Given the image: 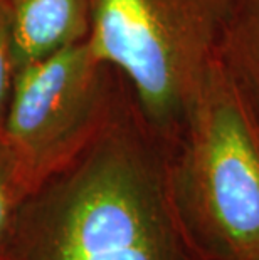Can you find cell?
Returning <instances> with one entry per match:
<instances>
[{
    "label": "cell",
    "mask_w": 259,
    "mask_h": 260,
    "mask_svg": "<svg viewBox=\"0 0 259 260\" xmlns=\"http://www.w3.org/2000/svg\"><path fill=\"white\" fill-rule=\"evenodd\" d=\"M217 59L259 124V0H238Z\"/></svg>",
    "instance_id": "6"
},
{
    "label": "cell",
    "mask_w": 259,
    "mask_h": 260,
    "mask_svg": "<svg viewBox=\"0 0 259 260\" xmlns=\"http://www.w3.org/2000/svg\"><path fill=\"white\" fill-rule=\"evenodd\" d=\"M238 0H90L88 42L170 143L219 57Z\"/></svg>",
    "instance_id": "3"
},
{
    "label": "cell",
    "mask_w": 259,
    "mask_h": 260,
    "mask_svg": "<svg viewBox=\"0 0 259 260\" xmlns=\"http://www.w3.org/2000/svg\"><path fill=\"white\" fill-rule=\"evenodd\" d=\"M27 195L19 161L0 129V258L12 234L19 207Z\"/></svg>",
    "instance_id": "7"
},
{
    "label": "cell",
    "mask_w": 259,
    "mask_h": 260,
    "mask_svg": "<svg viewBox=\"0 0 259 260\" xmlns=\"http://www.w3.org/2000/svg\"><path fill=\"white\" fill-rule=\"evenodd\" d=\"M170 146L175 205L209 260H259V124L219 59Z\"/></svg>",
    "instance_id": "2"
},
{
    "label": "cell",
    "mask_w": 259,
    "mask_h": 260,
    "mask_svg": "<svg viewBox=\"0 0 259 260\" xmlns=\"http://www.w3.org/2000/svg\"><path fill=\"white\" fill-rule=\"evenodd\" d=\"M0 260H209L170 181V146L117 92L101 128L19 207Z\"/></svg>",
    "instance_id": "1"
},
{
    "label": "cell",
    "mask_w": 259,
    "mask_h": 260,
    "mask_svg": "<svg viewBox=\"0 0 259 260\" xmlns=\"http://www.w3.org/2000/svg\"><path fill=\"white\" fill-rule=\"evenodd\" d=\"M15 77V41L7 0H0V129L7 113Z\"/></svg>",
    "instance_id": "8"
},
{
    "label": "cell",
    "mask_w": 259,
    "mask_h": 260,
    "mask_svg": "<svg viewBox=\"0 0 259 260\" xmlns=\"http://www.w3.org/2000/svg\"><path fill=\"white\" fill-rule=\"evenodd\" d=\"M111 73L88 39L15 71L2 133L29 193L101 128L117 96Z\"/></svg>",
    "instance_id": "4"
},
{
    "label": "cell",
    "mask_w": 259,
    "mask_h": 260,
    "mask_svg": "<svg viewBox=\"0 0 259 260\" xmlns=\"http://www.w3.org/2000/svg\"><path fill=\"white\" fill-rule=\"evenodd\" d=\"M14 25L15 71L86 41L90 0H7Z\"/></svg>",
    "instance_id": "5"
}]
</instances>
